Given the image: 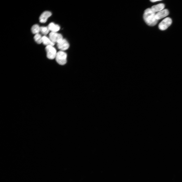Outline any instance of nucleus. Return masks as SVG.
<instances>
[{"mask_svg":"<svg viewBox=\"0 0 182 182\" xmlns=\"http://www.w3.org/2000/svg\"><path fill=\"white\" fill-rule=\"evenodd\" d=\"M155 13L151 8H147L144 11L143 19L148 26H154L157 24L158 20L156 18Z\"/></svg>","mask_w":182,"mask_h":182,"instance_id":"obj_1","label":"nucleus"},{"mask_svg":"<svg viewBox=\"0 0 182 182\" xmlns=\"http://www.w3.org/2000/svg\"><path fill=\"white\" fill-rule=\"evenodd\" d=\"M67 54L63 51H60L57 53L55 59L57 62L60 65H63L67 62Z\"/></svg>","mask_w":182,"mask_h":182,"instance_id":"obj_2","label":"nucleus"},{"mask_svg":"<svg viewBox=\"0 0 182 182\" xmlns=\"http://www.w3.org/2000/svg\"><path fill=\"white\" fill-rule=\"evenodd\" d=\"M45 50L48 59H53L55 58L57 52L55 48L53 46L49 45L46 46Z\"/></svg>","mask_w":182,"mask_h":182,"instance_id":"obj_3","label":"nucleus"},{"mask_svg":"<svg viewBox=\"0 0 182 182\" xmlns=\"http://www.w3.org/2000/svg\"><path fill=\"white\" fill-rule=\"evenodd\" d=\"M172 20L169 17L164 19L158 25V28L161 30H164L167 29L171 24Z\"/></svg>","mask_w":182,"mask_h":182,"instance_id":"obj_4","label":"nucleus"},{"mask_svg":"<svg viewBox=\"0 0 182 182\" xmlns=\"http://www.w3.org/2000/svg\"><path fill=\"white\" fill-rule=\"evenodd\" d=\"M57 47L60 51H63L68 49L69 47V44L65 39H62L57 43Z\"/></svg>","mask_w":182,"mask_h":182,"instance_id":"obj_5","label":"nucleus"},{"mask_svg":"<svg viewBox=\"0 0 182 182\" xmlns=\"http://www.w3.org/2000/svg\"><path fill=\"white\" fill-rule=\"evenodd\" d=\"M49 38L53 42L57 43L63 39L62 35L57 32H52L49 34Z\"/></svg>","mask_w":182,"mask_h":182,"instance_id":"obj_6","label":"nucleus"},{"mask_svg":"<svg viewBox=\"0 0 182 182\" xmlns=\"http://www.w3.org/2000/svg\"><path fill=\"white\" fill-rule=\"evenodd\" d=\"M51 13L48 11L43 12L40 15L39 17V20L40 22L44 23L47 21L48 19L52 15Z\"/></svg>","mask_w":182,"mask_h":182,"instance_id":"obj_7","label":"nucleus"},{"mask_svg":"<svg viewBox=\"0 0 182 182\" xmlns=\"http://www.w3.org/2000/svg\"><path fill=\"white\" fill-rule=\"evenodd\" d=\"M169 11L168 10L165 9L158 12L156 14L155 16L156 19L157 20L161 19L168 15Z\"/></svg>","mask_w":182,"mask_h":182,"instance_id":"obj_8","label":"nucleus"},{"mask_svg":"<svg viewBox=\"0 0 182 182\" xmlns=\"http://www.w3.org/2000/svg\"><path fill=\"white\" fill-rule=\"evenodd\" d=\"M48 27L52 32H57L60 29V26L53 22H51L49 25Z\"/></svg>","mask_w":182,"mask_h":182,"instance_id":"obj_9","label":"nucleus"},{"mask_svg":"<svg viewBox=\"0 0 182 182\" xmlns=\"http://www.w3.org/2000/svg\"><path fill=\"white\" fill-rule=\"evenodd\" d=\"M165 5L163 3H160L152 6L151 8L155 12H159L162 10L165 7Z\"/></svg>","mask_w":182,"mask_h":182,"instance_id":"obj_10","label":"nucleus"},{"mask_svg":"<svg viewBox=\"0 0 182 182\" xmlns=\"http://www.w3.org/2000/svg\"><path fill=\"white\" fill-rule=\"evenodd\" d=\"M42 42L46 46L49 45L53 46L55 44V43L53 42L49 38L45 36L42 37Z\"/></svg>","mask_w":182,"mask_h":182,"instance_id":"obj_11","label":"nucleus"},{"mask_svg":"<svg viewBox=\"0 0 182 182\" xmlns=\"http://www.w3.org/2000/svg\"><path fill=\"white\" fill-rule=\"evenodd\" d=\"M40 27L38 25H34L31 28V31L34 34H38L40 31Z\"/></svg>","mask_w":182,"mask_h":182,"instance_id":"obj_12","label":"nucleus"},{"mask_svg":"<svg viewBox=\"0 0 182 182\" xmlns=\"http://www.w3.org/2000/svg\"><path fill=\"white\" fill-rule=\"evenodd\" d=\"M34 39L35 42L38 44H40L42 42V37L39 33L35 34Z\"/></svg>","mask_w":182,"mask_h":182,"instance_id":"obj_13","label":"nucleus"},{"mask_svg":"<svg viewBox=\"0 0 182 182\" xmlns=\"http://www.w3.org/2000/svg\"><path fill=\"white\" fill-rule=\"evenodd\" d=\"M49 30L48 27H41L40 28V31L43 34L46 35L47 34L49 31Z\"/></svg>","mask_w":182,"mask_h":182,"instance_id":"obj_14","label":"nucleus"},{"mask_svg":"<svg viewBox=\"0 0 182 182\" xmlns=\"http://www.w3.org/2000/svg\"><path fill=\"white\" fill-rule=\"evenodd\" d=\"M161 1V0H150V1L152 2H156L157 1Z\"/></svg>","mask_w":182,"mask_h":182,"instance_id":"obj_15","label":"nucleus"}]
</instances>
